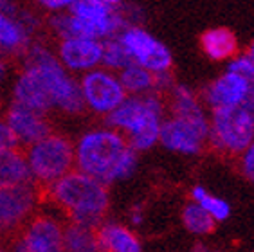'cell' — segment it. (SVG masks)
Listing matches in <instances>:
<instances>
[{"label": "cell", "mask_w": 254, "mask_h": 252, "mask_svg": "<svg viewBox=\"0 0 254 252\" xmlns=\"http://www.w3.org/2000/svg\"><path fill=\"white\" fill-rule=\"evenodd\" d=\"M13 101L44 114L53 108L65 114L85 110L79 81L68 74L56 54L40 44L25 51V67L13 87Z\"/></svg>", "instance_id": "cell-1"}, {"label": "cell", "mask_w": 254, "mask_h": 252, "mask_svg": "<svg viewBox=\"0 0 254 252\" xmlns=\"http://www.w3.org/2000/svg\"><path fill=\"white\" fill-rule=\"evenodd\" d=\"M137 164L139 153L110 126L85 131L74 146V166L105 186L130 179Z\"/></svg>", "instance_id": "cell-2"}, {"label": "cell", "mask_w": 254, "mask_h": 252, "mask_svg": "<svg viewBox=\"0 0 254 252\" xmlns=\"http://www.w3.org/2000/svg\"><path fill=\"white\" fill-rule=\"evenodd\" d=\"M51 198L70 216V222L98 229L110 205L108 186L83 171H68L49 186Z\"/></svg>", "instance_id": "cell-3"}, {"label": "cell", "mask_w": 254, "mask_h": 252, "mask_svg": "<svg viewBox=\"0 0 254 252\" xmlns=\"http://www.w3.org/2000/svg\"><path fill=\"white\" fill-rule=\"evenodd\" d=\"M166 112V101L161 94L127 96L118 108L107 116V125L121 131L137 153L152 150L159 144L161 125Z\"/></svg>", "instance_id": "cell-4"}, {"label": "cell", "mask_w": 254, "mask_h": 252, "mask_svg": "<svg viewBox=\"0 0 254 252\" xmlns=\"http://www.w3.org/2000/svg\"><path fill=\"white\" fill-rule=\"evenodd\" d=\"M254 141V103L209 110L207 146L225 157H238Z\"/></svg>", "instance_id": "cell-5"}, {"label": "cell", "mask_w": 254, "mask_h": 252, "mask_svg": "<svg viewBox=\"0 0 254 252\" xmlns=\"http://www.w3.org/2000/svg\"><path fill=\"white\" fill-rule=\"evenodd\" d=\"M25 159L34 182L53 184L74 168V144L67 137L51 131L49 135L27 146Z\"/></svg>", "instance_id": "cell-6"}, {"label": "cell", "mask_w": 254, "mask_h": 252, "mask_svg": "<svg viewBox=\"0 0 254 252\" xmlns=\"http://www.w3.org/2000/svg\"><path fill=\"white\" fill-rule=\"evenodd\" d=\"M118 38L127 49L132 63L148 68L150 72H166L173 67V54L170 49L141 25H127Z\"/></svg>", "instance_id": "cell-7"}, {"label": "cell", "mask_w": 254, "mask_h": 252, "mask_svg": "<svg viewBox=\"0 0 254 252\" xmlns=\"http://www.w3.org/2000/svg\"><path fill=\"white\" fill-rule=\"evenodd\" d=\"M79 90L83 96L85 108L105 117L114 108H118L123 99L128 96L118 74L105 67H96L88 72H83L79 79Z\"/></svg>", "instance_id": "cell-8"}, {"label": "cell", "mask_w": 254, "mask_h": 252, "mask_svg": "<svg viewBox=\"0 0 254 252\" xmlns=\"http://www.w3.org/2000/svg\"><path fill=\"white\" fill-rule=\"evenodd\" d=\"M207 131L209 128L198 126L182 117L170 116L162 119L159 144L179 155L196 157L207 146Z\"/></svg>", "instance_id": "cell-9"}, {"label": "cell", "mask_w": 254, "mask_h": 252, "mask_svg": "<svg viewBox=\"0 0 254 252\" xmlns=\"http://www.w3.org/2000/svg\"><path fill=\"white\" fill-rule=\"evenodd\" d=\"M13 252H64V225L47 214L29 218L13 243Z\"/></svg>", "instance_id": "cell-10"}, {"label": "cell", "mask_w": 254, "mask_h": 252, "mask_svg": "<svg viewBox=\"0 0 254 252\" xmlns=\"http://www.w3.org/2000/svg\"><path fill=\"white\" fill-rule=\"evenodd\" d=\"M202 101L207 110L233 108L245 103H254V83L240 74L225 70L204 88Z\"/></svg>", "instance_id": "cell-11"}, {"label": "cell", "mask_w": 254, "mask_h": 252, "mask_svg": "<svg viewBox=\"0 0 254 252\" xmlns=\"http://www.w3.org/2000/svg\"><path fill=\"white\" fill-rule=\"evenodd\" d=\"M38 194L33 182L24 186H0V233L16 231L31 218Z\"/></svg>", "instance_id": "cell-12"}, {"label": "cell", "mask_w": 254, "mask_h": 252, "mask_svg": "<svg viewBox=\"0 0 254 252\" xmlns=\"http://www.w3.org/2000/svg\"><path fill=\"white\" fill-rule=\"evenodd\" d=\"M67 11L90 24L98 40L118 36L127 25H130L118 7H112L101 0H76Z\"/></svg>", "instance_id": "cell-13"}, {"label": "cell", "mask_w": 254, "mask_h": 252, "mask_svg": "<svg viewBox=\"0 0 254 252\" xmlns=\"http://www.w3.org/2000/svg\"><path fill=\"white\" fill-rule=\"evenodd\" d=\"M58 60L68 72H88L101 65L103 40L96 38H64L58 45Z\"/></svg>", "instance_id": "cell-14"}, {"label": "cell", "mask_w": 254, "mask_h": 252, "mask_svg": "<svg viewBox=\"0 0 254 252\" xmlns=\"http://www.w3.org/2000/svg\"><path fill=\"white\" fill-rule=\"evenodd\" d=\"M5 123L9 125L18 144L24 146L34 144L51 133V125L44 112L33 110L16 101H13V105L5 112Z\"/></svg>", "instance_id": "cell-15"}, {"label": "cell", "mask_w": 254, "mask_h": 252, "mask_svg": "<svg viewBox=\"0 0 254 252\" xmlns=\"http://www.w3.org/2000/svg\"><path fill=\"white\" fill-rule=\"evenodd\" d=\"M168 97L170 99L166 103V108L170 110V116L182 117L198 126L209 128V110L205 108L202 97L191 87L175 83L168 92Z\"/></svg>", "instance_id": "cell-16"}, {"label": "cell", "mask_w": 254, "mask_h": 252, "mask_svg": "<svg viewBox=\"0 0 254 252\" xmlns=\"http://www.w3.org/2000/svg\"><path fill=\"white\" fill-rule=\"evenodd\" d=\"M99 252H142V243L132 229L118 222H101L96 229Z\"/></svg>", "instance_id": "cell-17"}, {"label": "cell", "mask_w": 254, "mask_h": 252, "mask_svg": "<svg viewBox=\"0 0 254 252\" xmlns=\"http://www.w3.org/2000/svg\"><path fill=\"white\" fill-rule=\"evenodd\" d=\"M200 47L213 62H229L238 54V40L227 27H213L200 36Z\"/></svg>", "instance_id": "cell-18"}, {"label": "cell", "mask_w": 254, "mask_h": 252, "mask_svg": "<svg viewBox=\"0 0 254 252\" xmlns=\"http://www.w3.org/2000/svg\"><path fill=\"white\" fill-rule=\"evenodd\" d=\"M33 182L29 164L25 159V153L13 148V150L0 151V186L11 188V186H24Z\"/></svg>", "instance_id": "cell-19"}, {"label": "cell", "mask_w": 254, "mask_h": 252, "mask_svg": "<svg viewBox=\"0 0 254 252\" xmlns=\"http://www.w3.org/2000/svg\"><path fill=\"white\" fill-rule=\"evenodd\" d=\"M31 45V33L16 18L0 13V53L20 54Z\"/></svg>", "instance_id": "cell-20"}, {"label": "cell", "mask_w": 254, "mask_h": 252, "mask_svg": "<svg viewBox=\"0 0 254 252\" xmlns=\"http://www.w3.org/2000/svg\"><path fill=\"white\" fill-rule=\"evenodd\" d=\"M118 76L128 96H142V94L153 92L155 74L137 63H130L128 67L121 68Z\"/></svg>", "instance_id": "cell-21"}, {"label": "cell", "mask_w": 254, "mask_h": 252, "mask_svg": "<svg viewBox=\"0 0 254 252\" xmlns=\"http://www.w3.org/2000/svg\"><path fill=\"white\" fill-rule=\"evenodd\" d=\"M64 252H99L96 229L70 222L64 227Z\"/></svg>", "instance_id": "cell-22"}, {"label": "cell", "mask_w": 254, "mask_h": 252, "mask_svg": "<svg viewBox=\"0 0 254 252\" xmlns=\"http://www.w3.org/2000/svg\"><path fill=\"white\" fill-rule=\"evenodd\" d=\"M181 220L188 233L195 234V236H207V234H211L216 229V222L196 202H190V204L182 207Z\"/></svg>", "instance_id": "cell-23"}, {"label": "cell", "mask_w": 254, "mask_h": 252, "mask_svg": "<svg viewBox=\"0 0 254 252\" xmlns=\"http://www.w3.org/2000/svg\"><path fill=\"white\" fill-rule=\"evenodd\" d=\"M132 63L130 56H128L127 49L123 47L118 36L103 40V56H101V65L112 72H119L121 68L128 67Z\"/></svg>", "instance_id": "cell-24"}, {"label": "cell", "mask_w": 254, "mask_h": 252, "mask_svg": "<svg viewBox=\"0 0 254 252\" xmlns=\"http://www.w3.org/2000/svg\"><path fill=\"white\" fill-rule=\"evenodd\" d=\"M198 204L209 213V216L215 220L216 223L225 222V220L231 216V204L227 202V200L220 198V196H215V194L207 193Z\"/></svg>", "instance_id": "cell-25"}, {"label": "cell", "mask_w": 254, "mask_h": 252, "mask_svg": "<svg viewBox=\"0 0 254 252\" xmlns=\"http://www.w3.org/2000/svg\"><path fill=\"white\" fill-rule=\"evenodd\" d=\"M225 70H231V72H236L240 76L247 78L251 83H254V60L251 58L249 54H236L227 62V68Z\"/></svg>", "instance_id": "cell-26"}, {"label": "cell", "mask_w": 254, "mask_h": 252, "mask_svg": "<svg viewBox=\"0 0 254 252\" xmlns=\"http://www.w3.org/2000/svg\"><path fill=\"white\" fill-rule=\"evenodd\" d=\"M238 170L251 184H254V141L245 148L238 157Z\"/></svg>", "instance_id": "cell-27"}, {"label": "cell", "mask_w": 254, "mask_h": 252, "mask_svg": "<svg viewBox=\"0 0 254 252\" xmlns=\"http://www.w3.org/2000/svg\"><path fill=\"white\" fill-rule=\"evenodd\" d=\"M13 148H18V141L13 135V131H11L9 125L5 123V119H0V151L13 150Z\"/></svg>", "instance_id": "cell-28"}, {"label": "cell", "mask_w": 254, "mask_h": 252, "mask_svg": "<svg viewBox=\"0 0 254 252\" xmlns=\"http://www.w3.org/2000/svg\"><path fill=\"white\" fill-rule=\"evenodd\" d=\"M42 7H45L47 11H53V13H58V11L68 9L70 5L76 2V0H36Z\"/></svg>", "instance_id": "cell-29"}, {"label": "cell", "mask_w": 254, "mask_h": 252, "mask_svg": "<svg viewBox=\"0 0 254 252\" xmlns=\"http://www.w3.org/2000/svg\"><path fill=\"white\" fill-rule=\"evenodd\" d=\"M128 218H130V223L132 225H135V227H139L142 222H144V211H142V205H133L132 209H130V213H128Z\"/></svg>", "instance_id": "cell-30"}, {"label": "cell", "mask_w": 254, "mask_h": 252, "mask_svg": "<svg viewBox=\"0 0 254 252\" xmlns=\"http://www.w3.org/2000/svg\"><path fill=\"white\" fill-rule=\"evenodd\" d=\"M207 193H209V191H207V189H205L204 186L196 184V186H193V188H191L190 198H191V202H196V204H198V202H200V200L204 198V196Z\"/></svg>", "instance_id": "cell-31"}, {"label": "cell", "mask_w": 254, "mask_h": 252, "mask_svg": "<svg viewBox=\"0 0 254 252\" xmlns=\"http://www.w3.org/2000/svg\"><path fill=\"white\" fill-rule=\"evenodd\" d=\"M191 252H220V251H216V249H211V247H207V245H196L195 249Z\"/></svg>", "instance_id": "cell-32"}, {"label": "cell", "mask_w": 254, "mask_h": 252, "mask_svg": "<svg viewBox=\"0 0 254 252\" xmlns=\"http://www.w3.org/2000/svg\"><path fill=\"white\" fill-rule=\"evenodd\" d=\"M5 72H7V67H5V62H4V58H2V53H0V79L4 78Z\"/></svg>", "instance_id": "cell-33"}, {"label": "cell", "mask_w": 254, "mask_h": 252, "mask_svg": "<svg viewBox=\"0 0 254 252\" xmlns=\"http://www.w3.org/2000/svg\"><path fill=\"white\" fill-rule=\"evenodd\" d=\"M101 2H105V4L112 5V7H119V5L123 4V0H101Z\"/></svg>", "instance_id": "cell-34"}, {"label": "cell", "mask_w": 254, "mask_h": 252, "mask_svg": "<svg viewBox=\"0 0 254 252\" xmlns=\"http://www.w3.org/2000/svg\"><path fill=\"white\" fill-rule=\"evenodd\" d=\"M247 54H249L251 58L254 60V40H253V42H251V45H249V51H247Z\"/></svg>", "instance_id": "cell-35"}, {"label": "cell", "mask_w": 254, "mask_h": 252, "mask_svg": "<svg viewBox=\"0 0 254 252\" xmlns=\"http://www.w3.org/2000/svg\"><path fill=\"white\" fill-rule=\"evenodd\" d=\"M0 252H7V251H4V249H2V247H0Z\"/></svg>", "instance_id": "cell-36"}]
</instances>
